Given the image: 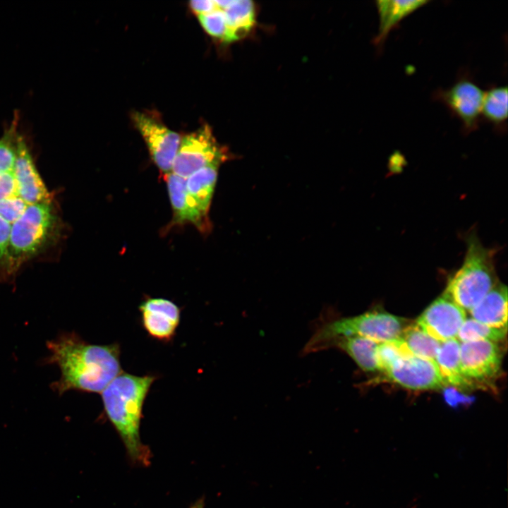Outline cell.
Masks as SVG:
<instances>
[{"mask_svg":"<svg viewBox=\"0 0 508 508\" xmlns=\"http://www.w3.org/2000/svg\"><path fill=\"white\" fill-rule=\"evenodd\" d=\"M47 346L45 363L56 364L61 371L60 378L51 385L59 395L69 390L101 393L122 372L117 343L92 344L75 332H65Z\"/></svg>","mask_w":508,"mask_h":508,"instance_id":"6da1fadb","label":"cell"},{"mask_svg":"<svg viewBox=\"0 0 508 508\" xmlns=\"http://www.w3.org/2000/svg\"><path fill=\"white\" fill-rule=\"evenodd\" d=\"M156 379L154 375L121 372L101 392L104 412L135 465L148 466L152 457L141 440L140 428L144 402Z\"/></svg>","mask_w":508,"mask_h":508,"instance_id":"7a4b0ae2","label":"cell"},{"mask_svg":"<svg viewBox=\"0 0 508 508\" xmlns=\"http://www.w3.org/2000/svg\"><path fill=\"white\" fill-rule=\"evenodd\" d=\"M461 266L449 279L442 295L469 311L498 283L495 252L485 248L475 233L466 238Z\"/></svg>","mask_w":508,"mask_h":508,"instance_id":"3957f363","label":"cell"},{"mask_svg":"<svg viewBox=\"0 0 508 508\" xmlns=\"http://www.w3.org/2000/svg\"><path fill=\"white\" fill-rule=\"evenodd\" d=\"M61 220L53 201L32 205L11 227L8 255L13 275L26 260L56 240Z\"/></svg>","mask_w":508,"mask_h":508,"instance_id":"277c9868","label":"cell"},{"mask_svg":"<svg viewBox=\"0 0 508 508\" xmlns=\"http://www.w3.org/2000/svg\"><path fill=\"white\" fill-rule=\"evenodd\" d=\"M410 323L408 319L380 310L341 318L319 327L306 344L304 352L325 349L329 342L340 337L358 336L378 344L392 341Z\"/></svg>","mask_w":508,"mask_h":508,"instance_id":"5b68a950","label":"cell"},{"mask_svg":"<svg viewBox=\"0 0 508 508\" xmlns=\"http://www.w3.org/2000/svg\"><path fill=\"white\" fill-rule=\"evenodd\" d=\"M500 344L489 341L460 342L461 372L471 389L494 385L502 373Z\"/></svg>","mask_w":508,"mask_h":508,"instance_id":"8992f818","label":"cell"},{"mask_svg":"<svg viewBox=\"0 0 508 508\" xmlns=\"http://www.w3.org/2000/svg\"><path fill=\"white\" fill-rule=\"evenodd\" d=\"M226 159L225 149L217 143L210 126L205 125L181 138L171 173L186 179L207 166L220 165Z\"/></svg>","mask_w":508,"mask_h":508,"instance_id":"52a82bcc","label":"cell"},{"mask_svg":"<svg viewBox=\"0 0 508 508\" xmlns=\"http://www.w3.org/2000/svg\"><path fill=\"white\" fill-rule=\"evenodd\" d=\"M484 93L468 73H461L453 85L435 90L433 97L443 103L459 119L464 132L469 133L479 127Z\"/></svg>","mask_w":508,"mask_h":508,"instance_id":"ba28073f","label":"cell"},{"mask_svg":"<svg viewBox=\"0 0 508 508\" xmlns=\"http://www.w3.org/2000/svg\"><path fill=\"white\" fill-rule=\"evenodd\" d=\"M132 119L155 164L165 175L171 173L181 140L180 135L146 114L135 112Z\"/></svg>","mask_w":508,"mask_h":508,"instance_id":"9c48e42d","label":"cell"},{"mask_svg":"<svg viewBox=\"0 0 508 508\" xmlns=\"http://www.w3.org/2000/svg\"><path fill=\"white\" fill-rule=\"evenodd\" d=\"M382 373V382L411 390H436L447 386L435 361L412 356L401 358Z\"/></svg>","mask_w":508,"mask_h":508,"instance_id":"30bf717a","label":"cell"},{"mask_svg":"<svg viewBox=\"0 0 508 508\" xmlns=\"http://www.w3.org/2000/svg\"><path fill=\"white\" fill-rule=\"evenodd\" d=\"M466 318V310L442 295L425 309L415 323L430 337L442 343L456 339Z\"/></svg>","mask_w":508,"mask_h":508,"instance_id":"8fae6325","label":"cell"},{"mask_svg":"<svg viewBox=\"0 0 508 508\" xmlns=\"http://www.w3.org/2000/svg\"><path fill=\"white\" fill-rule=\"evenodd\" d=\"M142 326L152 339L169 342L180 323L181 308L163 298H147L139 306Z\"/></svg>","mask_w":508,"mask_h":508,"instance_id":"7c38bea8","label":"cell"},{"mask_svg":"<svg viewBox=\"0 0 508 508\" xmlns=\"http://www.w3.org/2000/svg\"><path fill=\"white\" fill-rule=\"evenodd\" d=\"M428 0H377L378 32L373 42L382 47L389 32L408 16L428 4Z\"/></svg>","mask_w":508,"mask_h":508,"instance_id":"4fadbf2b","label":"cell"},{"mask_svg":"<svg viewBox=\"0 0 508 508\" xmlns=\"http://www.w3.org/2000/svg\"><path fill=\"white\" fill-rule=\"evenodd\" d=\"M167 183L175 223H190L203 230L207 227V217L201 213L187 194L186 179L171 172L167 174Z\"/></svg>","mask_w":508,"mask_h":508,"instance_id":"5bb4252c","label":"cell"},{"mask_svg":"<svg viewBox=\"0 0 508 508\" xmlns=\"http://www.w3.org/2000/svg\"><path fill=\"white\" fill-rule=\"evenodd\" d=\"M471 318L488 326L507 329V288L498 283L468 311Z\"/></svg>","mask_w":508,"mask_h":508,"instance_id":"9a60e30c","label":"cell"},{"mask_svg":"<svg viewBox=\"0 0 508 508\" xmlns=\"http://www.w3.org/2000/svg\"><path fill=\"white\" fill-rule=\"evenodd\" d=\"M392 342L406 356L435 361L441 343L430 337L415 322L410 323Z\"/></svg>","mask_w":508,"mask_h":508,"instance_id":"2e32d148","label":"cell"},{"mask_svg":"<svg viewBox=\"0 0 508 508\" xmlns=\"http://www.w3.org/2000/svg\"><path fill=\"white\" fill-rule=\"evenodd\" d=\"M219 165L203 167L186 179V189L191 202L207 217Z\"/></svg>","mask_w":508,"mask_h":508,"instance_id":"e0dca14e","label":"cell"},{"mask_svg":"<svg viewBox=\"0 0 508 508\" xmlns=\"http://www.w3.org/2000/svg\"><path fill=\"white\" fill-rule=\"evenodd\" d=\"M378 343L358 336L340 337L334 339L326 349L335 346L349 355L365 372L378 371L376 351Z\"/></svg>","mask_w":508,"mask_h":508,"instance_id":"ac0fdd59","label":"cell"},{"mask_svg":"<svg viewBox=\"0 0 508 508\" xmlns=\"http://www.w3.org/2000/svg\"><path fill=\"white\" fill-rule=\"evenodd\" d=\"M435 362L447 386L471 389L461 372L459 341L453 339L441 343Z\"/></svg>","mask_w":508,"mask_h":508,"instance_id":"d6986e66","label":"cell"},{"mask_svg":"<svg viewBox=\"0 0 508 508\" xmlns=\"http://www.w3.org/2000/svg\"><path fill=\"white\" fill-rule=\"evenodd\" d=\"M480 118L497 131L507 130V87L495 85L484 93Z\"/></svg>","mask_w":508,"mask_h":508,"instance_id":"ffe728a7","label":"cell"},{"mask_svg":"<svg viewBox=\"0 0 508 508\" xmlns=\"http://www.w3.org/2000/svg\"><path fill=\"white\" fill-rule=\"evenodd\" d=\"M223 11L229 27L238 39L248 33L254 24L255 8L252 1L233 0Z\"/></svg>","mask_w":508,"mask_h":508,"instance_id":"44dd1931","label":"cell"},{"mask_svg":"<svg viewBox=\"0 0 508 508\" xmlns=\"http://www.w3.org/2000/svg\"><path fill=\"white\" fill-rule=\"evenodd\" d=\"M507 329L495 328L484 325L472 318H466L456 339L461 342L489 341L502 344L507 338Z\"/></svg>","mask_w":508,"mask_h":508,"instance_id":"7402d4cb","label":"cell"},{"mask_svg":"<svg viewBox=\"0 0 508 508\" xmlns=\"http://www.w3.org/2000/svg\"><path fill=\"white\" fill-rule=\"evenodd\" d=\"M198 16L204 30L211 36L227 43L238 40L229 27L223 10L217 8Z\"/></svg>","mask_w":508,"mask_h":508,"instance_id":"603a6c76","label":"cell"},{"mask_svg":"<svg viewBox=\"0 0 508 508\" xmlns=\"http://www.w3.org/2000/svg\"><path fill=\"white\" fill-rule=\"evenodd\" d=\"M404 356L392 341L378 344L376 351L378 372L387 370Z\"/></svg>","mask_w":508,"mask_h":508,"instance_id":"cb8c5ba5","label":"cell"},{"mask_svg":"<svg viewBox=\"0 0 508 508\" xmlns=\"http://www.w3.org/2000/svg\"><path fill=\"white\" fill-rule=\"evenodd\" d=\"M189 6L198 15L206 14L217 8L214 1L212 0H193L189 2Z\"/></svg>","mask_w":508,"mask_h":508,"instance_id":"d4e9b609","label":"cell"},{"mask_svg":"<svg viewBox=\"0 0 508 508\" xmlns=\"http://www.w3.org/2000/svg\"><path fill=\"white\" fill-rule=\"evenodd\" d=\"M188 508H205V498H199L195 502H193Z\"/></svg>","mask_w":508,"mask_h":508,"instance_id":"484cf974","label":"cell"}]
</instances>
